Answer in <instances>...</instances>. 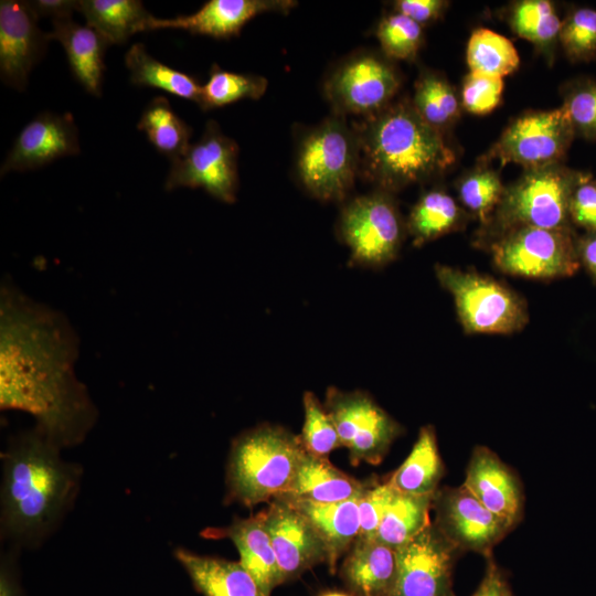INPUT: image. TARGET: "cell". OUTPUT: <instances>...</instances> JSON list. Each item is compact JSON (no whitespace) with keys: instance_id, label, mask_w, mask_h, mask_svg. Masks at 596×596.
Returning <instances> with one entry per match:
<instances>
[{"instance_id":"obj_1","label":"cell","mask_w":596,"mask_h":596,"mask_svg":"<svg viewBox=\"0 0 596 596\" xmlns=\"http://www.w3.org/2000/svg\"><path fill=\"white\" fill-rule=\"evenodd\" d=\"M0 406L32 415L60 449L81 444L97 419L74 373L76 334L63 315L4 283L0 298Z\"/></svg>"},{"instance_id":"obj_2","label":"cell","mask_w":596,"mask_h":596,"mask_svg":"<svg viewBox=\"0 0 596 596\" xmlns=\"http://www.w3.org/2000/svg\"><path fill=\"white\" fill-rule=\"evenodd\" d=\"M61 450L34 427L1 454V535L12 547L40 546L74 504L83 468L66 461Z\"/></svg>"},{"instance_id":"obj_3","label":"cell","mask_w":596,"mask_h":596,"mask_svg":"<svg viewBox=\"0 0 596 596\" xmlns=\"http://www.w3.org/2000/svg\"><path fill=\"white\" fill-rule=\"evenodd\" d=\"M359 172L377 190L397 191L440 174L455 161L441 132L428 126L411 103L398 102L354 127Z\"/></svg>"},{"instance_id":"obj_4","label":"cell","mask_w":596,"mask_h":596,"mask_svg":"<svg viewBox=\"0 0 596 596\" xmlns=\"http://www.w3.org/2000/svg\"><path fill=\"white\" fill-rule=\"evenodd\" d=\"M305 449L299 435L272 424L243 432L226 464V497L252 508L270 502L289 487Z\"/></svg>"},{"instance_id":"obj_5","label":"cell","mask_w":596,"mask_h":596,"mask_svg":"<svg viewBox=\"0 0 596 596\" xmlns=\"http://www.w3.org/2000/svg\"><path fill=\"white\" fill-rule=\"evenodd\" d=\"M296 168L299 181L316 199L343 201L360 169L356 131L343 116L327 118L300 141Z\"/></svg>"},{"instance_id":"obj_6","label":"cell","mask_w":596,"mask_h":596,"mask_svg":"<svg viewBox=\"0 0 596 596\" xmlns=\"http://www.w3.org/2000/svg\"><path fill=\"white\" fill-rule=\"evenodd\" d=\"M435 274L451 294L465 332L510 334L528 323L524 299L496 278L440 264Z\"/></svg>"},{"instance_id":"obj_7","label":"cell","mask_w":596,"mask_h":596,"mask_svg":"<svg viewBox=\"0 0 596 596\" xmlns=\"http://www.w3.org/2000/svg\"><path fill=\"white\" fill-rule=\"evenodd\" d=\"M582 175L560 164L530 169L504 190L496 209L498 235L519 226L571 230L570 200Z\"/></svg>"},{"instance_id":"obj_8","label":"cell","mask_w":596,"mask_h":596,"mask_svg":"<svg viewBox=\"0 0 596 596\" xmlns=\"http://www.w3.org/2000/svg\"><path fill=\"white\" fill-rule=\"evenodd\" d=\"M406 232L395 202L382 190L347 201L337 223V234L350 251L349 264L368 268L393 262Z\"/></svg>"},{"instance_id":"obj_9","label":"cell","mask_w":596,"mask_h":596,"mask_svg":"<svg viewBox=\"0 0 596 596\" xmlns=\"http://www.w3.org/2000/svg\"><path fill=\"white\" fill-rule=\"evenodd\" d=\"M491 252L502 273L532 279L568 277L581 264L572 230L513 227L496 237Z\"/></svg>"},{"instance_id":"obj_10","label":"cell","mask_w":596,"mask_h":596,"mask_svg":"<svg viewBox=\"0 0 596 596\" xmlns=\"http://www.w3.org/2000/svg\"><path fill=\"white\" fill-rule=\"evenodd\" d=\"M323 405L353 465L381 462L403 432L402 426L364 391L330 386Z\"/></svg>"},{"instance_id":"obj_11","label":"cell","mask_w":596,"mask_h":596,"mask_svg":"<svg viewBox=\"0 0 596 596\" xmlns=\"http://www.w3.org/2000/svg\"><path fill=\"white\" fill-rule=\"evenodd\" d=\"M401 81L384 57L360 52L342 61L324 82V95L336 115L373 116L389 105Z\"/></svg>"},{"instance_id":"obj_12","label":"cell","mask_w":596,"mask_h":596,"mask_svg":"<svg viewBox=\"0 0 596 596\" xmlns=\"http://www.w3.org/2000/svg\"><path fill=\"white\" fill-rule=\"evenodd\" d=\"M237 156V143L210 120L201 139L171 160L164 189L202 188L215 199L233 203L238 188Z\"/></svg>"},{"instance_id":"obj_13","label":"cell","mask_w":596,"mask_h":596,"mask_svg":"<svg viewBox=\"0 0 596 596\" xmlns=\"http://www.w3.org/2000/svg\"><path fill=\"white\" fill-rule=\"evenodd\" d=\"M575 130L564 107L528 113L503 131L489 152L502 163L514 162L530 169L554 164L564 157Z\"/></svg>"},{"instance_id":"obj_14","label":"cell","mask_w":596,"mask_h":596,"mask_svg":"<svg viewBox=\"0 0 596 596\" xmlns=\"http://www.w3.org/2000/svg\"><path fill=\"white\" fill-rule=\"evenodd\" d=\"M393 596H456L453 570L460 551L432 523L396 550Z\"/></svg>"},{"instance_id":"obj_15","label":"cell","mask_w":596,"mask_h":596,"mask_svg":"<svg viewBox=\"0 0 596 596\" xmlns=\"http://www.w3.org/2000/svg\"><path fill=\"white\" fill-rule=\"evenodd\" d=\"M432 510L435 511V526L460 552L472 551L487 557L512 530L505 521L485 508L464 485L438 489Z\"/></svg>"},{"instance_id":"obj_16","label":"cell","mask_w":596,"mask_h":596,"mask_svg":"<svg viewBox=\"0 0 596 596\" xmlns=\"http://www.w3.org/2000/svg\"><path fill=\"white\" fill-rule=\"evenodd\" d=\"M269 534L283 584L306 571L327 564L326 546L306 518L283 499H274L260 511Z\"/></svg>"},{"instance_id":"obj_17","label":"cell","mask_w":596,"mask_h":596,"mask_svg":"<svg viewBox=\"0 0 596 596\" xmlns=\"http://www.w3.org/2000/svg\"><path fill=\"white\" fill-rule=\"evenodd\" d=\"M28 1L0 2V76L6 85L23 91L29 74L44 55L47 33Z\"/></svg>"},{"instance_id":"obj_18","label":"cell","mask_w":596,"mask_h":596,"mask_svg":"<svg viewBox=\"0 0 596 596\" xmlns=\"http://www.w3.org/2000/svg\"><path fill=\"white\" fill-rule=\"evenodd\" d=\"M79 153L78 132L70 113L39 114L17 136L1 169V175L45 166L58 158Z\"/></svg>"},{"instance_id":"obj_19","label":"cell","mask_w":596,"mask_h":596,"mask_svg":"<svg viewBox=\"0 0 596 596\" xmlns=\"http://www.w3.org/2000/svg\"><path fill=\"white\" fill-rule=\"evenodd\" d=\"M462 485L512 529L521 521L524 504L521 481L488 447L477 446L473 449Z\"/></svg>"},{"instance_id":"obj_20","label":"cell","mask_w":596,"mask_h":596,"mask_svg":"<svg viewBox=\"0 0 596 596\" xmlns=\"http://www.w3.org/2000/svg\"><path fill=\"white\" fill-rule=\"evenodd\" d=\"M292 0H210L190 15L172 19L152 17L147 31L157 29H183L193 34L227 39L237 35L253 18L264 12L287 13L296 7Z\"/></svg>"},{"instance_id":"obj_21","label":"cell","mask_w":596,"mask_h":596,"mask_svg":"<svg viewBox=\"0 0 596 596\" xmlns=\"http://www.w3.org/2000/svg\"><path fill=\"white\" fill-rule=\"evenodd\" d=\"M201 535L205 539L231 540L238 551V562L266 595L270 596L273 590L283 584L276 554L260 512L248 518H235L226 526L206 528Z\"/></svg>"},{"instance_id":"obj_22","label":"cell","mask_w":596,"mask_h":596,"mask_svg":"<svg viewBox=\"0 0 596 596\" xmlns=\"http://www.w3.org/2000/svg\"><path fill=\"white\" fill-rule=\"evenodd\" d=\"M397 552L374 539L358 536L340 567V578L352 596H393Z\"/></svg>"},{"instance_id":"obj_23","label":"cell","mask_w":596,"mask_h":596,"mask_svg":"<svg viewBox=\"0 0 596 596\" xmlns=\"http://www.w3.org/2000/svg\"><path fill=\"white\" fill-rule=\"evenodd\" d=\"M365 483L338 469L327 457L305 450L289 487L276 499L336 503L360 497Z\"/></svg>"},{"instance_id":"obj_24","label":"cell","mask_w":596,"mask_h":596,"mask_svg":"<svg viewBox=\"0 0 596 596\" xmlns=\"http://www.w3.org/2000/svg\"><path fill=\"white\" fill-rule=\"evenodd\" d=\"M47 39L58 41L67 55L75 79L94 96L102 95L104 55L109 42L95 29L81 25L72 18L52 20Z\"/></svg>"},{"instance_id":"obj_25","label":"cell","mask_w":596,"mask_h":596,"mask_svg":"<svg viewBox=\"0 0 596 596\" xmlns=\"http://www.w3.org/2000/svg\"><path fill=\"white\" fill-rule=\"evenodd\" d=\"M358 498L336 503L285 500L306 518L323 542L331 574H336L340 557L359 536Z\"/></svg>"},{"instance_id":"obj_26","label":"cell","mask_w":596,"mask_h":596,"mask_svg":"<svg viewBox=\"0 0 596 596\" xmlns=\"http://www.w3.org/2000/svg\"><path fill=\"white\" fill-rule=\"evenodd\" d=\"M174 557L203 596H268L240 562L177 549Z\"/></svg>"},{"instance_id":"obj_27","label":"cell","mask_w":596,"mask_h":596,"mask_svg":"<svg viewBox=\"0 0 596 596\" xmlns=\"http://www.w3.org/2000/svg\"><path fill=\"white\" fill-rule=\"evenodd\" d=\"M444 475L435 428L419 429L417 439L406 459L387 479L396 491L414 496H434Z\"/></svg>"},{"instance_id":"obj_28","label":"cell","mask_w":596,"mask_h":596,"mask_svg":"<svg viewBox=\"0 0 596 596\" xmlns=\"http://www.w3.org/2000/svg\"><path fill=\"white\" fill-rule=\"evenodd\" d=\"M77 11L86 25L109 44L125 43L132 34L147 31L151 15L139 0H78Z\"/></svg>"},{"instance_id":"obj_29","label":"cell","mask_w":596,"mask_h":596,"mask_svg":"<svg viewBox=\"0 0 596 596\" xmlns=\"http://www.w3.org/2000/svg\"><path fill=\"white\" fill-rule=\"evenodd\" d=\"M434 496H414L393 489L374 540L398 550L430 523Z\"/></svg>"},{"instance_id":"obj_30","label":"cell","mask_w":596,"mask_h":596,"mask_svg":"<svg viewBox=\"0 0 596 596\" xmlns=\"http://www.w3.org/2000/svg\"><path fill=\"white\" fill-rule=\"evenodd\" d=\"M130 82L137 86L156 87L198 105L202 85L187 73L174 70L152 57L141 43H135L125 55Z\"/></svg>"},{"instance_id":"obj_31","label":"cell","mask_w":596,"mask_h":596,"mask_svg":"<svg viewBox=\"0 0 596 596\" xmlns=\"http://www.w3.org/2000/svg\"><path fill=\"white\" fill-rule=\"evenodd\" d=\"M464 221V212L455 200L441 190L426 192L411 210L406 231L415 246L424 245L457 230Z\"/></svg>"},{"instance_id":"obj_32","label":"cell","mask_w":596,"mask_h":596,"mask_svg":"<svg viewBox=\"0 0 596 596\" xmlns=\"http://www.w3.org/2000/svg\"><path fill=\"white\" fill-rule=\"evenodd\" d=\"M137 129L143 131L151 145L173 160L185 152L192 129L173 110L169 100L157 96L141 114Z\"/></svg>"},{"instance_id":"obj_33","label":"cell","mask_w":596,"mask_h":596,"mask_svg":"<svg viewBox=\"0 0 596 596\" xmlns=\"http://www.w3.org/2000/svg\"><path fill=\"white\" fill-rule=\"evenodd\" d=\"M411 104L417 115L439 132L459 114V102L454 88L445 78L432 72L419 75Z\"/></svg>"},{"instance_id":"obj_34","label":"cell","mask_w":596,"mask_h":596,"mask_svg":"<svg viewBox=\"0 0 596 596\" xmlns=\"http://www.w3.org/2000/svg\"><path fill=\"white\" fill-rule=\"evenodd\" d=\"M519 54L512 42L489 29L472 32L467 45L470 72L503 78L519 66Z\"/></svg>"},{"instance_id":"obj_35","label":"cell","mask_w":596,"mask_h":596,"mask_svg":"<svg viewBox=\"0 0 596 596\" xmlns=\"http://www.w3.org/2000/svg\"><path fill=\"white\" fill-rule=\"evenodd\" d=\"M267 85L263 76L228 72L213 65L209 81L202 85L199 106L209 110L243 98L258 99L266 92Z\"/></svg>"},{"instance_id":"obj_36","label":"cell","mask_w":596,"mask_h":596,"mask_svg":"<svg viewBox=\"0 0 596 596\" xmlns=\"http://www.w3.org/2000/svg\"><path fill=\"white\" fill-rule=\"evenodd\" d=\"M510 25L519 36L549 49L560 39L562 21L550 1L525 0L513 7Z\"/></svg>"},{"instance_id":"obj_37","label":"cell","mask_w":596,"mask_h":596,"mask_svg":"<svg viewBox=\"0 0 596 596\" xmlns=\"http://www.w3.org/2000/svg\"><path fill=\"white\" fill-rule=\"evenodd\" d=\"M302 405L304 425L299 437L304 449L311 455L327 457L342 447L334 423L317 395L305 392Z\"/></svg>"},{"instance_id":"obj_38","label":"cell","mask_w":596,"mask_h":596,"mask_svg":"<svg viewBox=\"0 0 596 596\" xmlns=\"http://www.w3.org/2000/svg\"><path fill=\"white\" fill-rule=\"evenodd\" d=\"M376 36L384 55L395 60L412 61L423 42L422 25L394 12L379 23Z\"/></svg>"},{"instance_id":"obj_39","label":"cell","mask_w":596,"mask_h":596,"mask_svg":"<svg viewBox=\"0 0 596 596\" xmlns=\"http://www.w3.org/2000/svg\"><path fill=\"white\" fill-rule=\"evenodd\" d=\"M499 175L488 169L477 170L465 177L458 188L462 204L483 224H489L504 193Z\"/></svg>"},{"instance_id":"obj_40","label":"cell","mask_w":596,"mask_h":596,"mask_svg":"<svg viewBox=\"0 0 596 596\" xmlns=\"http://www.w3.org/2000/svg\"><path fill=\"white\" fill-rule=\"evenodd\" d=\"M560 42L574 62L596 56V10L578 8L562 22Z\"/></svg>"},{"instance_id":"obj_41","label":"cell","mask_w":596,"mask_h":596,"mask_svg":"<svg viewBox=\"0 0 596 596\" xmlns=\"http://www.w3.org/2000/svg\"><path fill=\"white\" fill-rule=\"evenodd\" d=\"M575 134L596 139V82L581 81L567 91L564 104Z\"/></svg>"},{"instance_id":"obj_42","label":"cell","mask_w":596,"mask_h":596,"mask_svg":"<svg viewBox=\"0 0 596 596\" xmlns=\"http://www.w3.org/2000/svg\"><path fill=\"white\" fill-rule=\"evenodd\" d=\"M502 92L501 77L470 72L462 84L461 103L469 113L485 115L499 105Z\"/></svg>"},{"instance_id":"obj_43","label":"cell","mask_w":596,"mask_h":596,"mask_svg":"<svg viewBox=\"0 0 596 596\" xmlns=\"http://www.w3.org/2000/svg\"><path fill=\"white\" fill-rule=\"evenodd\" d=\"M393 488L384 482L369 480L358 498L360 533L363 539H374L392 497Z\"/></svg>"},{"instance_id":"obj_44","label":"cell","mask_w":596,"mask_h":596,"mask_svg":"<svg viewBox=\"0 0 596 596\" xmlns=\"http://www.w3.org/2000/svg\"><path fill=\"white\" fill-rule=\"evenodd\" d=\"M570 219L587 232H596V181L583 174L570 200Z\"/></svg>"},{"instance_id":"obj_45","label":"cell","mask_w":596,"mask_h":596,"mask_svg":"<svg viewBox=\"0 0 596 596\" xmlns=\"http://www.w3.org/2000/svg\"><path fill=\"white\" fill-rule=\"evenodd\" d=\"M447 4L441 0H398L394 9L423 26L437 20Z\"/></svg>"},{"instance_id":"obj_46","label":"cell","mask_w":596,"mask_h":596,"mask_svg":"<svg viewBox=\"0 0 596 596\" xmlns=\"http://www.w3.org/2000/svg\"><path fill=\"white\" fill-rule=\"evenodd\" d=\"M470 596H514L504 573L497 565L492 554L487 556L485 575Z\"/></svg>"},{"instance_id":"obj_47","label":"cell","mask_w":596,"mask_h":596,"mask_svg":"<svg viewBox=\"0 0 596 596\" xmlns=\"http://www.w3.org/2000/svg\"><path fill=\"white\" fill-rule=\"evenodd\" d=\"M6 552L0 563V596H26L19 576L17 551Z\"/></svg>"},{"instance_id":"obj_48","label":"cell","mask_w":596,"mask_h":596,"mask_svg":"<svg viewBox=\"0 0 596 596\" xmlns=\"http://www.w3.org/2000/svg\"><path fill=\"white\" fill-rule=\"evenodd\" d=\"M31 9L40 17H52V20L72 18L77 11L78 0H32Z\"/></svg>"},{"instance_id":"obj_49","label":"cell","mask_w":596,"mask_h":596,"mask_svg":"<svg viewBox=\"0 0 596 596\" xmlns=\"http://www.w3.org/2000/svg\"><path fill=\"white\" fill-rule=\"evenodd\" d=\"M579 262L596 278V232H587L577 241Z\"/></svg>"},{"instance_id":"obj_50","label":"cell","mask_w":596,"mask_h":596,"mask_svg":"<svg viewBox=\"0 0 596 596\" xmlns=\"http://www.w3.org/2000/svg\"><path fill=\"white\" fill-rule=\"evenodd\" d=\"M320 596H352V595H350L349 593H341V592H328V593H323Z\"/></svg>"}]
</instances>
